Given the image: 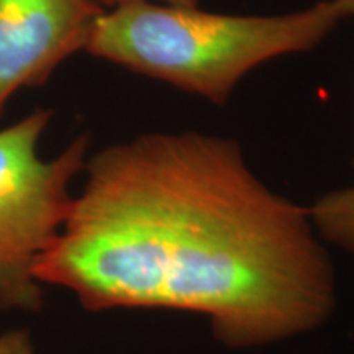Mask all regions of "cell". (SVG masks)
Here are the masks:
<instances>
[{
  "mask_svg": "<svg viewBox=\"0 0 354 354\" xmlns=\"http://www.w3.org/2000/svg\"><path fill=\"white\" fill-rule=\"evenodd\" d=\"M51 118V110L37 109L0 128V307L41 305L33 269L59 236L74 201L71 184L88 159L87 135L56 158L39 156Z\"/></svg>",
  "mask_w": 354,
  "mask_h": 354,
  "instance_id": "3957f363",
  "label": "cell"
},
{
  "mask_svg": "<svg viewBox=\"0 0 354 354\" xmlns=\"http://www.w3.org/2000/svg\"><path fill=\"white\" fill-rule=\"evenodd\" d=\"M84 171L33 269L41 286L91 312L205 317L216 342L236 349L308 333L333 313L335 271L308 209L269 189L234 141L146 133L102 149Z\"/></svg>",
  "mask_w": 354,
  "mask_h": 354,
  "instance_id": "6da1fadb",
  "label": "cell"
},
{
  "mask_svg": "<svg viewBox=\"0 0 354 354\" xmlns=\"http://www.w3.org/2000/svg\"><path fill=\"white\" fill-rule=\"evenodd\" d=\"M0 354H35L30 335L24 330L0 335Z\"/></svg>",
  "mask_w": 354,
  "mask_h": 354,
  "instance_id": "8992f818",
  "label": "cell"
},
{
  "mask_svg": "<svg viewBox=\"0 0 354 354\" xmlns=\"http://www.w3.org/2000/svg\"><path fill=\"white\" fill-rule=\"evenodd\" d=\"M336 8L342 13L343 19L354 17V0H333Z\"/></svg>",
  "mask_w": 354,
  "mask_h": 354,
  "instance_id": "ba28073f",
  "label": "cell"
},
{
  "mask_svg": "<svg viewBox=\"0 0 354 354\" xmlns=\"http://www.w3.org/2000/svg\"><path fill=\"white\" fill-rule=\"evenodd\" d=\"M97 6L105 8H117L123 6H130V3L138 2H151V0H94ZM162 3H169V6H183V7H197L201 0H161Z\"/></svg>",
  "mask_w": 354,
  "mask_h": 354,
  "instance_id": "52a82bcc",
  "label": "cell"
},
{
  "mask_svg": "<svg viewBox=\"0 0 354 354\" xmlns=\"http://www.w3.org/2000/svg\"><path fill=\"white\" fill-rule=\"evenodd\" d=\"M342 20L333 0L276 15L138 2L102 12L86 51L221 105L251 71L312 51Z\"/></svg>",
  "mask_w": 354,
  "mask_h": 354,
  "instance_id": "7a4b0ae2",
  "label": "cell"
},
{
  "mask_svg": "<svg viewBox=\"0 0 354 354\" xmlns=\"http://www.w3.org/2000/svg\"><path fill=\"white\" fill-rule=\"evenodd\" d=\"M308 214L322 240L354 253V185L317 198Z\"/></svg>",
  "mask_w": 354,
  "mask_h": 354,
  "instance_id": "5b68a950",
  "label": "cell"
},
{
  "mask_svg": "<svg viewBox=\"0 0 354 354\" xmlns=\"http://www.w3.org/2000/svg\"><path fill=\"white\" fill-rule=\"evenodd\" d=\"M102 12L94 0H0V115L20 88L86 51Z\"/></svg>",
  "mask_w": 354,
  "mask_h": 354,
  "instance_id": "277c9868",
  "label": "cell"
}]
</instances>
